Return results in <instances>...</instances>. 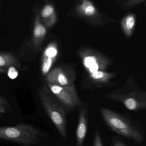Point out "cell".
I'll list each match as a JSON object with an SVG mask.
<instances>
[{
	"label": "cell",
	"mask_w": 146,
	"mask_h": 146,
	"mask_svg": "<svg viewBox=\"0 0 146 146\" xmlns=\"http://www.w3.org/2000/svg\"><path fill=\"white\" fill-rule=\"evenodd\" d=\"M7 75L9 79H15L19 75V72L14 66H11L9 67L7 70Z\"/></svg>",
	"instance_id": "obj_10"
},
{
	"label": "cell",
	"mask_w": 146,
	"mask_h": 146,
	"mask_svg": "<svg viewBox=\"0 0 146 146\" xmlns=\"http://www.w3.org/2000/svg\"><path fill=\"white\" fill-rule=\"evenodd\" d=\"M42 105L46 114L64 139L67 138V111L58 99L51 97L48 93H40Z\"/></svg>",
	"instance_id": "obj_3"
},
{
	"label": "cell",
	"mask_w": 146,
	"mask_h": 146,
	"mask_svg": "<svg viewBox=\"0 0 146 146\" xmlns=\"http://www.w3.org/2000/svg\"><path fill=\"white\" fill-rule=\"evenodd\" d=\"M95 12L94 7L90 6L88 7L85 9V13L86 15H91L93 14Z\"/></svg>",
	"instance_id": "obj_18"
},
{
	"label": "cell",
	"mask_w": 146,
	"mask_h": 146,
	"mask_svg": "<svg viewBox=\"0 0 146 146\" xmlns=\"http://www.w3.org/2000/svg\"><path fill=\"white\" fill-rule=\"evenodd\" d=\"M6 71H7V70L5 69L0 68V73H6Z\"/></svg>",
	"instance_id": "obj_21"
},
{
	"label": "cell",
	"mask_w": 146,
	"mask_h": 146,
	"mask_svg": "<svg viewBox=\"0 0 146 146\" xmlns=\"http://www.w3.org/2000/svg\"><path fill=\"white\" fill-rule=\"evenodd\" d=\"M93 146H104L101 135L98 130H96L94 134Z\"/></svg>",
	"instance_id": "obj_12"
},
{
	"label": "cell",
	"mask_w": 146,
	"mask_h": 146,
	"mask_svg": "<svg viewBox=\"0 0 146 146\" xmlns=\"http://www.w3.org/2000/svg\"><path fill=\"white\" fill-rule=\"evenodd\" d=\"M96 61H97V60H96V57H87L84 59V65L86 67L89 68L93 64L96 63Z\"/></svg>",
	"instance_id": "obj_13"
},
{
	"label": "cell",
	"mask_w": 146,
	"mask_h": 146,
	"mask_svg": "<svg viewBox=\"0 0 146 146\" xmlns=\"http://www.w3.org/2000/svg\"><path fill=\"white\" fill-rule=\"evenodd\" d=\"M46 33V30L44 27L40 24L37 23L34 27L33 36L36 39L39 38L43 37Z\"/></svg>",
	"instance_id": "obj_8"
},
{
	"label": "cell",
	"mask_w": 146,
	"mask_h": 146,
	"mask_svg": "<svg viewBox=\"0 0 146 146\" xmlns=\"http://www.w3.org/2000/svg\"><path fill=\"white\" fill-rule=\"evenodd\" d=\"M88 114V106L82 104L79 108L75 146H83L87 133Z\"/></svg>",
	"instance_id": "obj_5"
},
{
	"label": "cell",
	"mask_w": 146,
	"mask_h": 146,
	"mask_svg": "<svg viewBox=\"0 0 146 146\" xmlns=\"http://www.w3.org/2000/svg\"><path fill=\"white\" fill-rule=\"evenodd\" d=\"M48 135L31 125L20 124L15 127H0V139L28 146L38 143Z\"/></svg>",
	"instance_id": "obj_2"
},
{
	"label": "cell",
	"mask_w": 146,
	"mask_h": 146,
	"mask_svg": "<svg viewBox=\"0 0 146 146\" xmlns=\"http://www.w3.org/2000/svg\"><path fill=\"white\" fill-rule=\"evenodd\" d=\"M89 68L90 72L92 73H94L98 71L99 68L98 65L97 63H94V64L92 65Z\"/></svg>",
	"instance_id": "obj_19"
},
{
	"label": "cell",
	"mask_w": 146,
	"mask_h": 146,
	"mask_svg": "<svg viewBox=\"0 0 146 146\" xmlns=\"http://www.w3.org/2000/svg\"><path fill=\"white\" fill-rule=\"evenodd\" d=\"M54 8L51 6H47L42 12V16L43 17H48L51 15L54 12Z\"/></svg>",
	"instance_id": "obj_14"
},
{
	"label": "cell",
	"mask_w": 146,
	"mask_h": 146,
	"mask_svg": "<svg viewBox=\"0 0 146 146\" xmlns=\"http://www.w3.org/2000/svg\"><path fill=\"white\" fill-rule=\"evenodd\" d=\"M11 66L19 67L20 65L17 57L10 52L0 53V68Z\"/></svg>",
	"instance_id": "obj_6"
},
{
	"label": "cell",
	"mask_w": 146,
	"mask_h": 146,
	"mask_svg": "<svg viewBox=\"0 0 146 146\" xmlns=\"http://www.w3.org/2000/svg\"><path fill=\"white\" fill-rule=\"evenodd\" d=\"M58 81L61 86H66L68 84V81L66 77L62 74H60L58 76Z\"/></svg>",
	"instance_id": "obj_15"
},
{
	"label": "cell",
	"mask_w": 146,
	"mask_h": 146,
	"mask_svg": "<svg viewBox=\"0 0 146 146\" xmlns=\"http://www.w3.org/2000/svg\"><path fill=\"white\" fill-rule=\"evenodd\" d=\"M110 99L120 101L127 109L132 111H146V96H138L134 94L125 95H112Z\"/></svg>",
	"instance_id": "obj_4"
},
{
	"label": "cell",
	"mask_w": 146,
	"mask_h": 146,
	"mask_svg": "<svg viewBox=\"0 0 146 146\" xmlns=\"http://www.w3.org/2000/svg\"><path fill=\"white\" fill-rule=\"evenodd\" d=\"M57 53V51L56 49L53 47L48 48L47 49L46 51V55L48 57H50V58L54 57L56 56Z\"/></svg>",
	"instance_id": "obj_16"
},
{
	"label": "cell",
	"mask_w": 146,
	"mask_h": 146,
	"mask_svg": "<svg viewBox=\"0 0 146 146\" xmlns=\"http://www.w3.org/2000/svg\"><path fill=\"white\" fill-rule=\"evenodd\" d=\"M112 146H125V145L122 142L117 140L114 143Z\"/></svg>",
	"instance_id": "obj_20"
},
{
	"label": "cell",
	"mask_w": 146,
	"mask_h": 146,
	"mask_svg": "<svg viewBox=\"0 0 146 146\" xmlns=\"http://www.w3.org/2000/svg\"><path fill=\"white\" fill-rule=\"evenodd\" d=\"M100 113L105 123L113 131L139 144L143 142V133L129 119L105 108H100Z\"/></svg>",
	"instance_id": "obj_1"
},
{
	"label": "cell",
	"mask_w": 146,
	"mask_h": 146,
	"mask_svg": "<svg viewBox=\"0 0 146 146\" xmlns=\"http://www.w3.org/2000/svg\"><path fill=\"white\" fill-rule=\"evenodd\" d=\"M135 23V17L133 15H129L123 20V27L125 33L128 37L131 36L133 33Z\"/></svg>",
	"instance_id": "obj_7"
},
{
	"label": "cell",
	"mask_w": 146,
	"mask_h": 146,
	"mask_svg": "<svg viewBox=\"0 0 146 146\" xmlns=\"http://www.w3.org/2000/svg\"><path fill=\"white\" fill-rule=\"evenodd\" d=\"M10 109L11 108L7 100L4 98L0 97V116L9 111Z\"/></svg>",
	"instance_id": "obj_9"
},
{
	"label": "cell",
	"mask_w": 146,
	"mask_h": 146,
	"mask_svg": "<svg viewBox=\"0 0 146 146\" xmlns=\"http://www.w3.org/2000/svg\"><path fill=\"white\" fill-rule=\"evenodd\" d=\"M104 76V74L101 71H97L92 74V76L93 79H98L103 78Z\"/></svg>",
	"instance_id": "obj_17"
},
{
	"label": "cell",
	"mask_w": 146,
	"mask_h": 146,
	"mask_svg": "<svg viewBox=\"0 0 146 146\" xmlns=\"http://www.w3.org/2000/svg\"><path fill=\"white\" fill-rule=\"evenodd\" d=\"M52 64V58L48 57L46 58L43 64L42 71L44 73H46L49 71Z\"/></svg>",
	"instance_id": "obj_11"
}]
</instances>
